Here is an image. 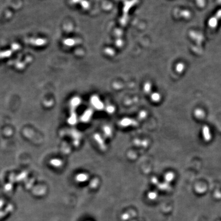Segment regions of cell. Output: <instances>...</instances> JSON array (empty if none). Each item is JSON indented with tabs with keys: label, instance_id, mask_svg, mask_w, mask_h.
Instances as JSON below:
<instances>
[{
	"label": "cell",
	"instance_id": "6da1fadb",
	"mask_svg": "<svg viewBox=\"0 0 221 221\" xmlns=\"http://www.w3.org/2000/svg\"><path fill=\"white\" fill-rule=\"evenodd\" d=\"M221 19V9L218 10L217 12L210 18L208 21V26L210 29H215L219 24L220 20Z\"/></svg>",
	"mask_w": 221,
	"mask_h": 221
},
{
	"label": "cell",
	"instance_id": "7a4b0ae2",
	"mask_svg": "<svg viewBox=\"0 0 221 221\" xmlns=\"http://www.w3.org/2000/svg\"><path fill=\"white\" fill-rule=\"evenodd\" d=\"M203 135L206 140H209L210 139V135L209 133V129L207 126H204L203 129Z\"/></svg>",
	"mask_w": 221,
	"mask_h": 221
},
{
	"label": "cell",
	"instance_id": "3957f363",
	"mask_svg": "<svg viewBox=\"0 0 221 221\" xmlns=\"http://www.w3.org/2000/svg\"><path fill=\"white\" fill-rule=\"evenodd\" d=\"M195 115L197 117L202 118L204 116V113L202 110H198L195 111Z\"/></svg>",
	"mask_w": 221,
	"mask_h": 221
},
{
	"label": "cell",
	"instance_id": "277c9868",
	"mask_svg": "<svg viewBox=\"0 0 221 221\" xmlns=\"http://www.w3.org/2000/svg\"><path fill=\"white\" fill-rule=\"evenodd\" d=\"M114 109L113 107H112V106H109L108 108H107V111H108L109 113H112L113 112H114Z\"/></svg>",
	"mask_w": 221,
	"mask_h": 221
}]
</instances>
